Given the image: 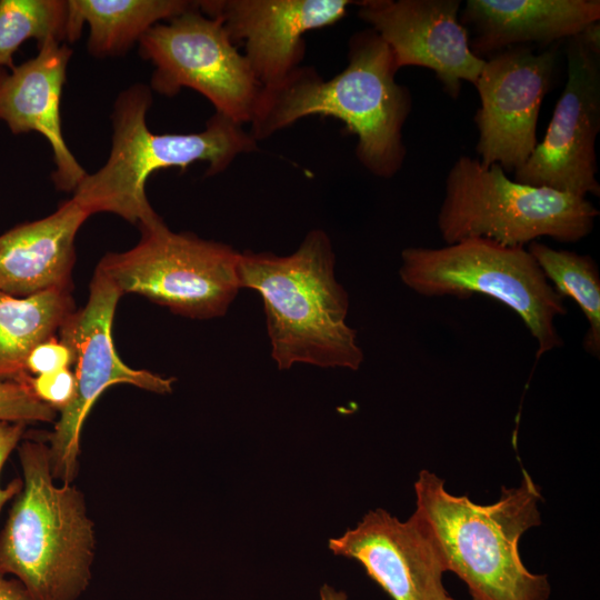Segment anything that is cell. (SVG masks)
Returning a JSON list of instances; mask_svg holds the SVG:
<instances>
[{
	"label": "cell",
	"instance_id": "obj_1",
	"mask_svg": "<svg viewBox=\"0 0 600 600\" xmlns=\"http://www.w3.org/2000/svg\"><path fill=\"white\" fill-rule=\"evenodd\" d=\"M399 68L384 40L371 28L349 41L348 66L324 81L311 67H299L262 89L250 121V136L267 139L308 116L332 117L356 134V154L373 176L391 178L402 168V129L411 94L396 81Z\"/></svg>",
	"mask_w": 600,
	"mask_h": 600
},
{
	"label": "cell",
	"instance_id": "obj_2",
	"mask_svg": "<svg viewBox=\"0 0 600 600\" xmlns=\"http://www.w3.org/2000/svg\"><path fill=\"white\" fill-rule=\"evenodd\" d=\"M416 510L410 517L437 552L444 571L457 574L473 600H548L546 574L530 572L519 540L541 523L542 497L522 470L519 487L502 488L499 500L478 504L451 494L444 480L422 470L414 482Z\"/></svg>",
	"mask_w": 600,
	"mask_h": 600
},
{
	"label": "cell",
	"instance_id": "obj_3",
	"mask_svg": "<svg viewBox=\"0 0 600 600\" xmlns=\"http://www.w3.org/2000/svg\"><path fill=\"white\" fill-rule=\"evenodd\" d=\"M328 234L311 230L289 256L244 251L240 287L263 302L271 357L280 370L296 363L358 370L364 356L348 326L349 297L334 274Z\"/></svg>",
	"mask_w": 600,
	"mask_h": 600
},
{
	"label": "cell",
	"instance_id": "obj_4",
	"mask_svg": "<svg viewBox=\"0 0 600 600\" xmlns=\"http://www.w3.org/2000/svg\"><path fill=\"white\" fill-rule=\"evenodd\" d=\"M17 451L22 487L0 531V572L32 600H79L97 549L86 497L73 483H57L46 441L23 438Z\"/></svg>",
	"mask_w": 600,
	"mask_h": 600
},
{
	"label": "cell",
	"instance_id": "obj_5",
	"mask_svg": "<svg viewBox=\"0 0 600 600\" xmlns=\"http://www.w3.org/2000/svg\"><path fill=\"white\" fill-rule=\"evenodd\" d=\"M150 89L137 83L119 93L112 112L111 150L106 163L88 173L72 198L89 212H109L142 224L159 218L146 194L149 177L160 169L182 171L196 161L208 162L206 174L224 171L257 141L242 124L216 112L196 133H153L147 126Z\"/></svg>",
	"mask_w": 600,
	"mask_h": 600
},
{
	"label": "cell",
	"instance_id": "obj_6",
	"mask_svg": "<svg viewBox=\"0 0 600 600\" xmlns=\"http://www.w3.org/2000/svg\"><path fill=\"white\" fill-rule=\"evenodd\" d=\"M598 209L583 197L511 180L501 166L460 156L450 168L437 224L446 244L484 238L524 247L549 237L577 242L594 227Z\"/></svg>",
	"mask_w": 600,
	"mask_h": 600
},
{
	"label": "cell",
	"instance_id": "obj_7",
	"mask_svg": "<svg viewBox=\"0 0 600 600\" xmlns=\"http://www.w3.org/2000/svg\"><path fill=\"white\" fill-rule=\"evenodd\" d=\"M401 281L424 297L468 298L480 293L514 311L538 343L536 358L563 343L556 318L563 298L524 247L470 238L441 248L409 247L401 252Z\"/></svg>",
	"mask_w": 600,
	"mask_h": 600
},
{
	"label": "cell",
	"instance_id": "obj_8",
	"mask_svg": "<svg viewBox=\"0 0 600 600\" xmlns=\"http://www.w3.org/2000/svg\"><path fill=\"white\" fill-rule=\"evenodd\" d=\"M139 229L133 248L106 254L97 267L121 294H141L193 319L226 314L241 289L240 252L189 232H173L160 217Z\"/></svg>",
	"mask_w": 600,
	"mask_h": 600
},
{
	"label": "cell",
	"instance_id": "obj_9",
	"mask_svg": "<svg viewBox=\"0 0 600 600\" xmlns=\"http://www.w3.org/2000/svg\"><path fill=\"white\" fill-rule=\"evenodd\" d=\"M139 49L154 67V91L172 97L182 88L193 89L216 112L240 124L250 123L263 87L221 21L202 13L198 1L148 30Z\"/></svg>",
	"mask_w": 600,
	"mask_h": 600
},
{
	"label": "cell",
	"instance_id": "obj_10",
	"mask_svg": "<svg viewBox=\"0 0 600 600\" xmlns=\"http://www.w3.org/2000/svg\"><path fill=\"white\" fill-rule=\"evenodd\" d=\"M121 296L96 269L87 304L73 311L58 331L59 339L72 350L77 382L72 402L59 412L53 430L46 438L51 473L61 483H73L78 476L81 430L107 388L127 383L160 394L172 392L173 378L130 368L118 356L112 322Z\"/></svg>",
	"mask_w": 600,
	"mask_h": 600
},
{
	"label": "cell",
	"instance_id": "obj_11",
	"mask_svg": "<svg viewBox=\"0 0 600 600\" xmlns=\"http://www.w3.org/2000/svg\"><path fill=\"white\" fill-rule=\"evenodd\" d=\"M568 79L543 140L514 181L587 198L600 194L596 142L600 131V41L586 32L567 40Z\"/></svg>",
	"mask_w": 600,
	"mask_h": 600
},
{
	"label": "cell",
	"instance_id": "obj_12",
	"mask_svg": "<svg viewBox=\"0 0 600 600\" xmlns=\"http://www.w3.org/2000/svg\"><path fill=\"white\" fill-rule=\"evenodd\" d=\"M558 43L536 52L532 46L503 49L486 59L474 87L480 108L476 151L482 166L519 169L536 149L542 101L554 76Z\"/></svg>",
	"mask_w": 600,
	"mask_h": 600
},
{
	"label": "cell",
	"instance_id": "obj_13",
	"mask_svg": "<svg viewBox=\"0 0 600 600\" xmlns=\"http://www.w3.org/2000/svg\"><path fill=\"white\" fill-rule=\"evenodd\" d=\"M358 16L390 47L397 67L430 69L443 91L457 99L462 82H477L486 59L470 49L459 21L460 0L354 1Z\"/></svg>",
	"mask_w": 600,
	"mask_h": 600
},
{
	"label": "cell",
	"instance_id": "obj_14",
	"mask_svg": "<svg viewBox=\"0 0 600 600\" xmlns=\"http://www.w3.org/2000/svg\"><path fill=\"white\" fill-rule=\"evenodd\" d=\"M349 0H201L199 10L217 18L263 88L274 86L300 67L303 34L334 24L347 14Z\"/></svg>",
	"mask_w": 600,
	"mask_h": 600
},
{
	"label": "cell",
	"instance_id": "obj_15",
	"mask_svg": "<svg viewBox=\"0 0 600 600\" xmlns=\"http://www.w3.org/2000/svg\"><path fill=\"white\" fill-rule=\"evenodd\" d=\"M328 546L336 556L360 562L393 600H444L448 596L444 568L411 518L400 521L383 509L371 510Z\"/></svg>",
	"mask_w": 600,
	"mask_h": 600
},
{
	"label": "cell",
	"instance_id": "obj_16",
	"mask_svg": "<svg viewBox=\"0 0 600 600\" xmlns=\"http://www.w3.org/2000/svg\"><path fill=\"white\" fill-rule=\"evenodd\" d=\"M38 54L10 72L0 69V120L12 133L36 131L49 142L56 169L51 178L60 191H74L87 171L68 148L61 127L60 102L72 51L48 40Z\"/></svg>",
	"mask_w": 600,
	"mask_h": 600
},
{
	"label": "cell",
	"instance_id": "obj_17",
	"mask_svg": "<svg viewBox=\"0 0 600 600\" xmlns=\"http://www.w3.org/2000/svg\"><path fill=\"white\" fill-rule=\"evenodd\" d=\"M599 20V0H468L459 17L481 59L516 46L551 47Z\"/></svg>",
	"mask_w": 600,
	"mask_h": 600
},
{
	"label": "cell",
	"instance_id": "obj_18",
	"mask_svg": "<svg viewBox=\"0 0 600 600\" xmlns=\"http://www.w3.org/2000/svg\"><path fill=\"white\" fill-rule=\"evenodd\" d=\"M89 217L71 198L53 213L0 234V290L27 297L70 289L76 236Z\"/></svg>",
	"mask_w": 600,
	"mask_h": 600
},
{
	"label": "cell",
	"instance_id": "obj_19",
	"mask_svg": "<svg viewBox=\"0 0 600 600\" xmlns=\"http://www.w3.org/2000/svg\"><path fill=\"white\" fill-rule=\"evenodd\" d=\"M187 0H68L70 42L89 26L88 50L98 58L118 57L157 23L193 6Z\"/></svg>",
	"mask_w": 600,
	"mask_h": 600
},
{
	"label": "cell",
	"instance_id": "obj_20",
	"mask_svg": "<svg viewBox=\"0 0 600 600\" xmlns=\"http://www.w3.org/2000/svg\"><path fill=\"white\" fill-rule=\"evenodd\" d=\"M74 311L70 289H51L27 297L0 290V380L20 381L30 351L54 337Z\"/></svg>",
	"mask_w": 600,
	"mask_h": 600
},
{
	"label": "cell",
	"instance_id": "obj_21",
	"mask_svg": "<svg viewBox=\"0 0 600 600\" xmlns=\"http://www.w3.org/2000/svg\"><path fill=\"white\" fill-rule=\"evenodd\" d=\"M542 273L564 299L571 298L581 309L589 328L583 339L584 350L600 354V277L596 262L588 254L558 250L539 241L528 244Z\"/></svg>",
	"mask_w": 600,
	"mask_h": 600
},
{
	"label": "cell",
	"instance_id": "obj_22",
	"mask_svg": "<svg viewBox=\"0 0 600 600\" xmlns=\"http://www.w3.org/2000/svg\"><path fill=\"white\" fill-rule=\"evenodd\" d=\"M70 42L68 0H0V69L12 70L27 40Z\"/></svg>",
	"mask_w": 600,
	"mask_h": 600
},
{
	"label": "cell",
	"instance_id": "obj_23",
	"mask_svg": "<svg viewBox=\"0 0 600 600\" xmlns=\"http://www.w3.org/2000/svg\"><path fill=\"white\" fill-rule=\"evenodd\" d=\"M57 414L34 396L26 380H0V422H52Z\"/></svg>",
	"mask_w": 600,
	"mask_h": 600
},
{
	"label": "cell",
	"instance_id": "obj_24",
	"mask_svg": "<svg viewBox=\"0 0 600 600\" xmlns=\"http://www.w3.org/2000/svg\"><path fill=\"white\" fill-rule=\"evenodd\" d=\"M34 396L61 412L73 400L76 394V376L69 368L39 376L24 377Z\"/></svg>",
	"mask_w": 600,
	"mask_h": 600
},
{
	"label": "cell",
	"instance_id": "obj_25",
	"mask_svg": "<svg viewBox=\"0 0 600 600\" xmlns=\"http://www.w3.org/2000/svg\"><path fill=\"white\" fill-rule=\"evenodd\" d=\"M72 364V350L60 339L52 337L30 351L24 362V371L30 376H39L67 369Z\"/></svg>",
	"mask_w": 600,
	"mask_h": 600
},
{
	"label": "cell",
	"instance_id": "obj_26",
	"mask_svg": "<svg viewBox=\"0 0 600 600\" xmlns=\"http://www.w3.org/2000/svg\"><path fill=\"white\" fill-rule=\"evenodd\" d=\"M26 424L19 422H0V474L11 452L24 438ZM21 479L10 481L6 487L0 484V511L2 507L19 493Z\"/></svg>",
	"mask_w": 600,
	"mask_h": 600
},
{
	"label": "cell",
	"instance_id": "obj_27",
	"mask_svg": "<svg viewBox=\"0 0 600 600\" xmlns=\"http://www.w3.org/2000/svg\"><path fill=\"white\" fill-rule=\"evenodd\" d=\"M0 600H32L23 584L0 572Z\"/></svg>",
	"mask_w": 600,
	"mask_h": 600
},
{
	"label": "cell",
	"instance_id": "obj_28",
	"mask_svg": "<svg viewBox=\"0 0 600 600\" xmlns=\"http://www.w3.org/2000/svg\"><path fill=\"white\" fill-rule=\"evenodd\" d=\"M320 600H347L343 591H337L332 587L324 584L320 589Z\"/></svg>",
	"mask_w": 600,
	"mask_h": 600
},
{
	"label": "cell",
	"instance_id": "obj_29",
	"mask_svg": "<svg viewBox=\"0 0 600 600\" xmlns=\"http://www.w3.org/2000/svg\"><path fill=\"white\" fill-rule=\"evenodd\" d=\"M444 600H456V599H453V598L447 596V597L444 598Z\"/></svg>",
	"mask_w": 600,
	"mask_h": 600
}]
</instances>
